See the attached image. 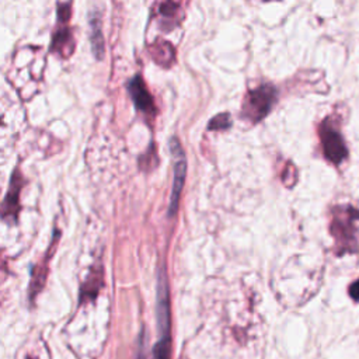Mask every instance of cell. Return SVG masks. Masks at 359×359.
Here are the masks:
<instances>
[{
  "mask_svg": "<svg viewBox=\"0 0 359 359\" xmlns=\"http://www.w3.org/2000/svg\"><path fill=\"white\" fill-rule=\"evenodd\" d=\"M151 57L160 66L168 67L175 60V50L168 42H156L150 46Z\"/></svg>",
  "mask_w": 359,
  "mask_h": 359,
  "instance_id": "9",
  "label": "cell"
},
{
  "mask_svg": "<svg viewBox=\"0 0 359 359\" xmlns=\"http://www.w3.org/2000/svg\"><path fill=\"white\" fill-rule=\"evenodd\" d=\"M27 359H34V358H27Z\"/></svg>",
  "mask_w": 359,
  "mask_h": 359,
  "instance_id": "13",
  "label": "cell"
},
{
  "mask_svg": "<svg viewBox=\"0 0 359 359\" xmlns=\"http://www.w3.org/2000/svg\"><path fill=\"white\" fill-rule=\"evenodd\" d=\"M158 341L153 346L151 359H170V325H157Z\"/></svg>",
  "mask_w": 359,
  "mask_h": 359,
  "instance_id": "10",
  "label": "cell"
},
{
  "mask_svg": "<svg viewBox=\"0 0 359 359\" xmlns=\"http://www.w3.org/2000/svg\"><path fill=\"white\" fill-rule=\"evenodd\" d=\"M358 213L353 208H337L334 209V219L331 224V231L338 243L342 244L344 250H352V243L355 241V215Z\"/></svg>",
  "mask_w": 359,
  "mask_h": 359,
  "instance_id": "2",
  "label": "cell"
},
{
  "mask_svg": "<svg viewBox=\"0 0 359 359\" xmlns=\"http://www.w3.org/2000/svg\"><path fill=\"white\" fill-rule=\"evenodd\" d=\"M22 188V177L18 170L14 171L10 180L8 192L1 203L0 208V217L1 219H17L18 209H20V192Z\"/></svg>",
  "mask_w": 359,
  "mask_h": 359,
  "instance_id": "6",
  "label": "cell"
},
{
  "mask_svg": "<svg viewBox=\"0 0 359 359\" xmlns=\"http://www.w3.org/2000/svg\"><path fill=\"white\" fill-rule=\"evenodd\" d=\"M349 294L355 302H359V279L355 280L349 287Z\"/></svg>",
  "mask_w": 359,
  "mask_h": 359,
  "instance_id": "12",
  "label": "cell"
},
{
  "mask_svg": "<svg viewBox=\"0 0 359 359\" xmlns=\"http://www.w3.org/2000/svg\"><path fill=\"white\" fill-rule=\"evenodd\" d=\"M231 125V119H230V115L229 114H220V115H216L215 118L210 119L209 122V130H223L226 128H229Z\"/></svg>",
  "mask_w": 359,
  "mask_h": 359,
  "instance_id": "11",
  "label": "cell"
},
{
  "mask_svg": "<svg viewBox=\"0 0 359 359\" xmlns=\"http://www.w3.org/2000/svg\"><path fill=\"white\" fill-rule=\"evenodd\" d=\"M128 90L130 94V98L135 104V107L146 114V115H154L156 114V105L153 101L151 94L147 91V87L142 79L140 74H136L128 84Z\"/></svg>",
  "mask_w": 359,
  "mask_h": 359,
  "instance_id": "5",
  "label": "cell"
},
{
  "mask_svg": "<svg viewBox=\"0 0 359 359\" xmlns=\"http://www.w3.org/2000/svg\"><path fill=\"white\" fill-rule=\"evenodd\" d=\"M320 139L323 151L331 163L339 164L346 157L348 150L344 143V139L341 133L332 125L328 123V121H324L320 128Z\"/></svg>",
  "mask_w": 359,
  "mask_h": 359,
  "instance_id": "4",
  "label": "cell"
},
{
  "mask_svg": "<svg viewBox=\"0 0 359 359\" xmlns=\"http://www.w3.org/2000/svg\"><path fill=\"white\" fill-rule=\"evenodd\" d=\"M170 151L172 156V167H174V178H172V189L170 195V205H168V215L172 216L177 210L180 195L182 191V185L185 181V172H187V160L184 150L180 144V140L177 137H171L170 140Z\"/></svg>",
  "mask_w": 359,
  "mask_h": 359,
  "instance_id": "3",
  "label": "cell"
},
{
  "mask_svg": "<svg viewBox=\"0 0 359 359\" xmlns=\"http://www.w3.org/2000/svg\"><path fill=\"white\" fill-rule=\"evenodd\" d=\"M275 102L276 88L269 83L261 84L259 87L248 91L243 104V115L257 123L271 112Z\"/></svg>",
  "mask_w": 359,
  "mask_h": 359,
  "instance_id": "1",
  "label": "cell"
},
{
  "mask_svg": "<svg viewBox=\"0 0 359 359\" xmlns=\"http://www.w3.org/2000/svg\"><path fill=\"white\" fill-rule=\"evenodd\" d=\"M90 24V42L93 55L97 59H102L104 56V36H102V27H101V15L98 11L93 10L88 15Z\"/></svg>",
  "mask_w": 359,
  "mask_h": 359,
  "instance_id": "8",
  "label": "cell"
},
{
  "mask_svg": "<svg viewBox=\"0 0 359 359\" xmlns=\"http://www.w3.org/2000/svg\"><path fill=\"white\" fill-rule=\"evenodd\" d=\"M0 125H1V119H0Z\"/></svg>",
  "mask_w": 359,
  "mask_h": 359,
  "instance_id": "14",
  "label": "cell"
},
{
  "mask_svg": "<svg viewBox=\"0 0 359 359\" xmlns=\"http://www.w3.org/2000/svg\"><path fill=\"white\" fill-rule=\"evenodd\" d=\"M59 22V21H57ZM60 27L53 32L50 41V52L62 57H69L74 50V38L66 22H59Z\"/></svg>",
  "mask_w": 359,
  "mask_h": 359,
  "instance_id": "7",
  "label": "cell"
}]
</instances>
